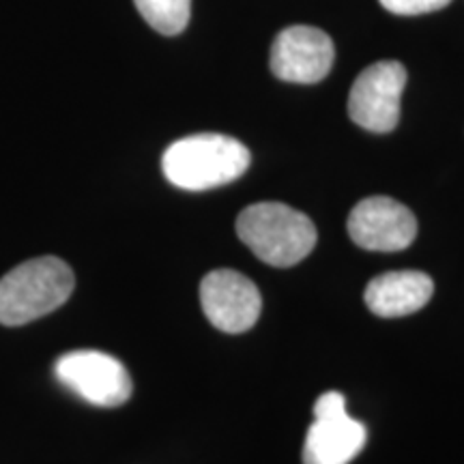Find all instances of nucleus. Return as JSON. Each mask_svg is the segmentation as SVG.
<instances>
[{
    "label": "nucleus",
    "instance_id": "nucleus-8",
    "mask_svg": "<svg viewBox=\"0 0 464 464\" xmlns=\"http://www.w3.org/2000/svg\"><path fill=\"white\" fill-rule=\"evenodd\" d=\"M335 48L332 37L314 26H288L277 33L271 48V72L293 84H316L332 72Z\"/></svg>",
    "mask_w": 464,
    "mask_h": 464
},
{
    "label": "nucleus",
    "instance_id": "nucleus-9",
    "mask_svg": "<svg viewBox=\"0 0 464 464\" xmlns=\"http://www.w3.org/2000/svg\"><path fill=\"white\" fill-rule=\"evenodd\" d=\"M348 235L370 252H400L417 237V219L409 207L387 196H370L353 208Z\"/></svg>",
    "mask_w": 464,
    "mask_h": 464
},
{
    "label": "nucleus",
    "instance_id": "nucleus-4",
    "mask_svg": "<svg viewBox=\"0 0 464 464\" xmlns=\"http://www.w3.org/2000/svg\"><path fill=\"white\" fill-rule=\"evenodd\" d=\"M56 379L89 404L112 409L125 404L133 382L127 368L108 353L82 348L65 353L54 363Z\"/></svg>",
    "mask_w": 464,
    "mask_h": 464
},
{
    "label": "nucleus",
    "instance_id": "nucleus-7",
    "mask_svg": "<svg viewBox=\"0 0 464 464\" xmlns=\"http://www.w3.org/2000/svg\"><path fill=\"white\" fill-rule=\"evenodd\" d=\"M200 304L207 321L226 334L252 329L263 310L256 284L232 269H218L205 276L200 282Z\"/></svg>",
    "mask_w": 464,
    "mask_h": 464
},
{
    "label": "nucleus",
    "instance_id": "nucleus-1",
    "mask_svg": "<svg viewBox=\"0 0 464 464\" xmlns=\"http://www.w3.org/2000/svg\"><path fill=\"white\" fill-rule=\"evenodd\" d=\"M246 144L222 133H196L166 149L161 170L174 188L205 191L237 181L249 168Z\"/></svg>",
    "mask_w": 464,
    "mask_h": 464
},
{
    "label": "nucleus",
    "instance_id": "nucleus-5",
    "mask_svg": "<svg viewBox=\"0 0 464 464\" xmlns=\"http://www.w3.org/2000/svg\"><path fill=\"white\" fill-rule=\"evenodd\" d=\"M406 69L398 61H381L357 75L348 95V116L372 133H390L400 121Z\"/></svg>",
    "mask_w": 464,
    "mask_h": 464
},
{
    "label": "nucleus",
    "instance_id": "nucleus-12",
    "mask_svg": "<svg viewBox=\"0 0 464 464\" xmlns=\"http://www.w3.org/2000/svg\"><path fill=\"white\" fill-rule=\"evenodd\" d=\"M390 14L396 15H421L448 7L451 0H379Z\"/></svg>",
    "mask_w": 464,
    "mask_h": 464
},
{
    "label": "nucleus",
    "instance_id": "nucleus-6",
    "mask_svg": "<svg viewBox=\"0 0 464 464\" xmlns=\"http://www.w3.org/2000/svg\"><path fill=\"white\" fill-rule=\"evenodd\" d=\"M365 440V426L348 417L344 396L327 392L314 404V421L304 445V464H348L363 450Z\"/></svg>",
    "mask_w": 464,
    "mask_h": 464
},
{
    "label": "nucleus",
    "instance_id": "nucleus-2",
    "mask_svg": "<svg viewBox=\"0 0 464 464\" xmlns=\"http://www.w3.org/2000/svg\"><path fill=\"white\" fill-rule=\"evenodd\" d=\"M237 235L254 256L271 266H293L316 246V226L305 213L282 202H258L237 218Z\"/></svg>",
    "mask_w": 464,
    "mask_h": 464
},
{
    "label": "nucleus",
    "instance_id": "nucleus-11",
    "mask_svg": "<svg viewBox=\"0 0 464 464\" xmlns=\"http://www.w3.org/2000/svg\"><path fill=\"white\" fill-rule=\"evenodd\" d=\"M133 3L147 24L168 37L183 33L189 22L191 0H133Z\"/></svg>",
    "mask_w": 464,
    "mask_h": 464
},
{
    "label": "nucleus",
    "instance_id": "nucleus-10",
    "mask_svg": "<svg viewBox=\"0 0 464 464\" xmlns=\"http://www.w3.org/2000/svg\"><path fill=\"white\" fill-rule=\"evenodd\" d=\"M434 282L423 271H390L374 277L363 293L370 312L382 318L413 314L432 299Z\"/></svg>",
    "mask_w": 464,
    "mask_h": 464
},
{
    "label": "nucleus",
    "instance_id": "nucleus-3",
    "mask_svg": "<svg viewBox=\"0 0 464 464\" xmlns=\"http://www.w3.org/2000/svg\"><path fill=\"white\" fill-rule=\"evenodd\" d=\"M73 271L65 260L42 256L0 277V324L17 327L58 310L72 297Z\"/></svg>",
    "mask_w": 464,
    "mask_h": 464
}]
</instances>
